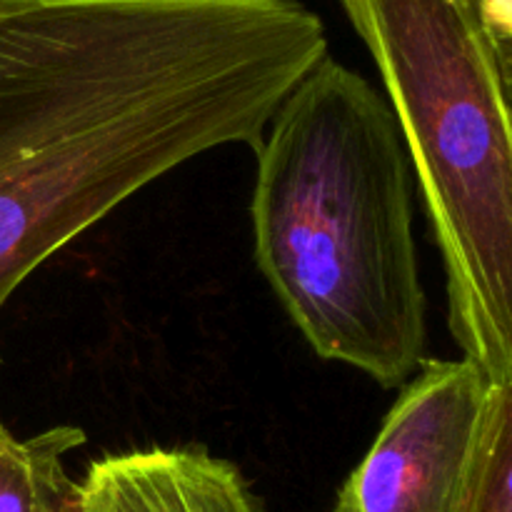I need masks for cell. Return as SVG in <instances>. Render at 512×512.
<instances>
[{
  "instance_id": "obj_1",
  "label": "cell",
  "mask_w": 512,
  "mask_h": 512,
  "mask_svg": "<svg viewBox=\"0 0 512 512\" xmlns=\"http://www.w3.org/2000/svg\"><path fill=\"white\" fill-rule=\"evenodd\" d=\"M325 55L300 0H0V313L145 185L255 148Z\"/></svg>"
},
{
  "instance_id": "obj_2",
  "label": "cell",
  "mask_w": 512,
  "mask_h": 512,
  "mask_svg": "<svg viewBox=\"0 0 512 512\" xmlns=\"http://www.w3.org/2000/svg\"><path fill=\"white\" fill-rule=\"evenodd\" d=\"M260 275L315 355L385 390L428 350L413 168L385 93L325 55L255 145Z\"/></svg>"
},
{
  "instance_id": "obj_3",
  "label": "cell",
  "mask_w": 512,
  "mask_h": 512,
  "mask_svg": "<svg viewBox=\"0 0 512 512\" xmlns=\"http://www.w3.org/2000/svg\"><path fill=\"white\" fill-rule=\"evenodd\" d=\"M368 48L445 265L463 358L512 383V110L480 0H340Z\"/></svg>"
},
{
  "instance_id": "obj_4",
  "label": "cell",
  "mask_w": 512,
  "mask_h": 512,
  "mask_svg": "<svg viewBox=\"0 0 512 512\" xmlns=\"http://www.w3.org/2000/svg\"><path fill=\"white\" fill-rule=\"evenodd\" d=\"M490 388L470 360H425L333 512H465Z\"/></svg>"
},
{
  "instance_id": "obj_5",
  "label": "cell",
  "mask_w": 512,
  "mask_h": 512,
  "mask_svg": "<svg viewBox=\"0 0 512 512\" xmlns=\"http://www.w3.org/2000/svg\"><path fill=\"white\" fill-rule=\"evenodd\" d=\"M80 512H260L233 463L203 448L108 455L78 483Z\"/></svg>"
},
{
  "instance_id": "obj_6",
  "label": "cell",
  "mask_w": 512,
  "mask_h": 512,
  "mask_svg": "<svg viewBox=\"0 0 512 512\" xmlns=\"http://www.w3.org/2000/svg\"><path fill=\"white\" fill-rule=\"evenodd\" d=\"M85 443L73 425H55L28 440L0 425V512H65L78 485L65 475V455Z\"/></svg>"
},
{
  "instance_id": "obj_7",
  "label": "cell",
  "mask_w": 512,
  "mask_h": 512,
  "mask_svg": "<svg viewBox=\"0 0 512 512\" xmlns=\"http://www.w3.org/2000/svg\"><path fill=\"white\" fill-rule=\"evenodd\" d=\"M465 512H512V383L490 388Z\"/></svg>"
},
{
  "instance_id": "obj_8",
  "label": "cell",
  "mask_w": 512,
  "mask_h": 512,
  "mask_svg": "<svg viewBox=\"0 0 512 512\" xmlns=\"http://www.w3.org/2000/svg\"><path fill=\"white\" fill-rule=\"evenodd\" d=\"M480 15L498 43H512V0H480Z\"/></svg>"
},
{
  "instance_id": "obj_9",
  "label": "cell",
  "mask_w": 512,
  "mask_h": 512,
  "mask_svg": "<svg viewBox=\"0 0 512 512\" xmlns=\"http://www.w3.org/2000/svg\"><path fill=\"white\" fill-rule=\"evenodd\" d=\"M493 43H495V50H498L500 70H503L505 93H508L510 110H512V43H498V40H493Z\"/></svg>"
},
{
  "instance_id": "obj_10",
  "label": "cell",
  "mask_w": 512,
  "mask_h": 512,
  "mask_svg": "<svg viewBox=\"0 0 512 512\" xmlns=\"http://www.w3.org/2000/svg\"><path fill=\"white\" fill-rule=\"evenodd\" d=\"M65 512H80V505H78V500H75V503H73V505H70V508H68V510H65Z\"/></svg>"
}]
</instances>
